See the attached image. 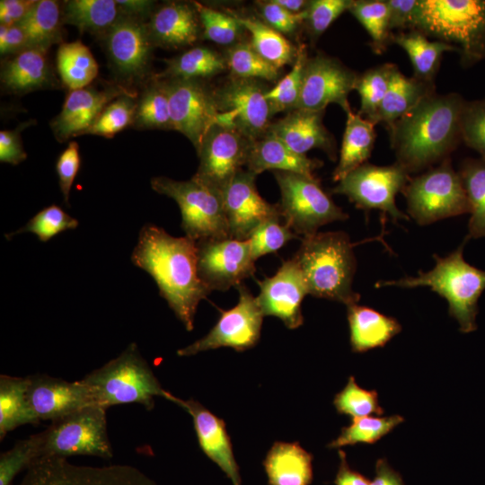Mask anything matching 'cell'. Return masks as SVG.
Masks as SVG:
<instances>
[{
  "label": "cell",
  "instance_id": "obj_33",
  "mask_svg": "<svg viewBox=\"0 0 485 485\" xmlns=\"http://www.w3.org/2000/svg\"><path fill=\"white\" fill-rule=\"evenodd\" d=\"M428 37L418 30L397 31L392 35L391 42L401 47L409 56L414 75L425 82L435 83L441 57L446 51H457L447 43L429 40Z\"/></svg>",
  "mask_w": 485,
  "mask_h": 485
},
{
  "label": "cell",
  "instance_id": "obj_57",
  "mask_svg": "<svg viewBox=\"0 0 485 485\" xmlns=\"http://www.w3.org/2000/svg\"><path fill=\"white\" fill-rule=\"evenodd\" d=\"M389 9V28L398 31L416 30L419 0H385Z\"/></svg>",
  "mask_w": 485,
  "mask_h": 485
},
{
  "label": "cell",
  "instance_id": "obj_14",
  "mask_svg": "<svg viewBox=\"0 0 485 485\" xmlns=\"http://www.w3.org/2000/svg\"><path fill=\"white\" fill-rule=\"evenodd\" d=\"M235 288L239 292L237 304L229 310H221V315L210 331L195 342L177 350L178 356H193L222 347L244 351L258 343L264 315L256 297L243 283Z\"/></svg>",
  "mask_w": 485,
  "mask_h": 485
},
{
  "label": "cell",
  "instance_id": "obj_1",
  "mask_svg": "<svg viewBox=\"0 0 485 485\" xmlns=\"http://www.w3.org/2000/svg\"><path fill=\"white\" fill-rule=\"evenodd\" d=\"M131 260L154 278L160 295L185 329L192 331L198 305L211 293L198 275L196 241L146 224L139 232Z\"/></svg>",
  "mask_w": 485,
  "mask_h": 485
},
{
  "label": "cell",
  "instance_id": "obj_39",
  "mask_svg": "<svg viewBox=\"0 0 485 485\" xmlns=\"http://www.w3.org/2000/svg\"><path fill=\"white\" fill-rule=\"evenodd\" d=\"M62 7L57 1L38 0L20 24L25 32L28 46L48 49L62 40Z\"/></svg>",
  "mask_w": 485,
  "mask_h": 485
},
{
  "label": "cell",
  "instance_id": "obj_26",
  "mask_svg": "<svg viewBox=\"0 0 485 485\" xmlns=\"http://www.w3.org/2000/svg\"><path fill=\"white\" fill-rule=\"evenodd\" d=\"M147 28L154 46L178 49L194 45L202 37L192 2H168L154 8Z\"/></svg>",
  "mask_w": 485,
  "mask_h": 485
},
{
  "label": "cell",
  "instance_id": "obj_18",
  "mask_svg": "<svg viewBox=\"0 0 485 485\" xmlns=\"http://www.w3.org/2000/svg\"><path fill=\"white\" fill-rule=\"evenodd\" d=\"M251 144L238 132L214 125L197 151L199 163L192 178L221 194L245 167Z\"/></svg>",
  "mask_w": 485,
  "mask_h": 485
},
{
  "label": "cell",
  "instance_id": "obj_38",
  "mask_svg": "<svg viewBox=\"0 0 485 485\" xmlns=\"http://www.w3.org/2000/svg\"><path fill=\"white\" fill-rule=\"evenodd\" d=\"M57 68L62 83L70 90L88 86L99 66L91 50L80 40L61 43L57 51Z\"/></svg>",
  "mask_w": 485,
  "mask_h": 485
},
{
  "label": "cell",
  "instance_id": "obj_55",
  "mask_svg": "<svg viewBox=\"0 0 485 485\" xmlns=\"http://www.w3.org/2000/svg\"><path fill=\"white\" fill-rule=\"evenodd\" d=\"M254 4L260 19L284 36L295 34L304 23L306 11L295 14L281 7L274 0L256 1Z\"/></svg>",
  "mask_w": 485,
  "mask_h": 485
},
{
  "label": "cell",
  "instance_id": "obj_47",
  "mask_svg": "<svg viewBox=\"0 0 485 485\" xmlns=\"http://www.w3.org/2000/svg\"><path fill=\"white\" fill-rule=\"evenodd\" d=\"M404 421L400 415L389 417H363L352 419V423L341 428L340 436L328 447L340 448L357 443L374 444Z\"/></svg>",
  "mask_w": 485,
  "mask_h": 485
},
{
  "label": "cell",
  "instance_id": "obj_50",
  "mask_svg": "<svg viewBox=\"0 0 485 485\" xmlns=\"http://www.w3.org/2000/svg\"><path fill=\"white\" fill-rule=\"evenodd\" d=\"M78 220L66 214L57 205H51L39 211L25 225L5 234L10 240L22 233H32L40 241L46 242L66 230H73L78 226Z\"/></svg>",
  "mask_w": 485,
  "mask_h": 485
},
{
  "label": "cell",
  "instance_id": "obj_40",
  "mask_svg": "<svg viewBox=\"0 0 485 485\" xmlns=\"http://www.w3.org/2000/svg\"><path fill=\"white\" fill-rule=\"evenodd\" d=\"M458 173L471 207L467 236L469 238L484 237L485 161L482 159H466L462 163Z\"/></svg>",
  "mask_w": 485,
  "mask_h": 485
},
{
  "label": "cell",
  "instance_id": "obj_13",
  "mask_svg": "<svg viewBox=\"0 0 485 485\" xmlns=\"http://www.w3.org/2000/svg\"><path fill=\"white\" fill-rule=\"evenodd\" d=\"M16 485H157L139 469L127 464L86 466L65 457L41 456Z\"/></svg>",
  "mask_w": 485,
  "mask_h": 485
},
{
  "label": "cell",
  "instance_id": "obj_56",
  "mask_svg": "<svg viewBox=\"0 0 485 485\" xmlns=\"http://www.w3.org/2000/svg\"><path fill=\"white\" fill-rule=\"evenodd\" d=\"M80 164L78 143L70 141L67 147L59 154L56 163L59 188L64 200L68 206L70 190L78 173Z\"/></svg>",
  "mask_w": 485,
  "mask_h": 485
},
{
  "label": "cell",
  "instance_id": "obj_15",
  "mask_svg": "<svg viewBox=\"0 0 485 485\" xmlns=\"http://www.w3.org/2000/svg\"><path fill=\"white\" fill-rule=\"evenodd\" d=\"M161 80L169 98L172 129L185 136L198 151L216 124L217 108L214 88L202 80Z\"/></svg>",
  "mask_w": 485,
  "mask_h": 485
},
{
  "label": "cell",
  "instance_id": "obj_51",
  "mask_svg": "<svg viewBox=\"0 0 485 485\" xmlns=\"http://www.w3.org/2000/svg\"><path fill=\"white\" fill-rule=\"evenodd\" d=\"M41 432L18 441L0 455V485H13L14 477L41 456Z\"/></svg>",
  "mask_w": 485,
  "mask_h": 485
},
{
  "label": "cell",
  "instance_id": "obj_12",
  "mask_svg": "<svg viewBox=\"0 0 485 485\" xmlns=\"http://www.w3.org/2000/svg\"><path fill=\"white\" fill-rule=\"evenodd\" d=\"M409 180L410 174L396 162L387 166L366 162L337 182L331 193L346 196L357 208L381 210L394 221L409 219L395 203Z\"/></svg>",
  "mask_w": 485,
  "mask_h": 485
},
{
  "label": "cell",
  "instance_id": "obj_52",
  "mask_svg": "<svg viewBox=\"0 0 485 485\" xmlns=\"http://www.w3.org/2000/svg\"><path fill=\"white\" fill-rule=\"evenodd\" d=\"M297 235L280 218L269 219L260 224L250 235L248 242L252 258H259L278 251Z\"/></svg>",
  "mask_w": 485,
  "mask_h": 485
},
{
  "label": "cell",
  "instance_id": "obj_23",
  "mask_svg": "<svg viewBox=\"0 0 485 485\" xmlns=\"http://www.w3.org/2000/svg\"><path fill=\"white\" fill-rule=\"evenodd\" d=\"M134 92L121 84L101 89L88 85L70 91L61 111L50 123L55 137L59 142H65L84 134L108 103Z\"/></svg>",
  "mask_w": 485,
  "mask_h": 485
},
{
  "label": "cell",
  "instance_id": "obj_30",
  "mask_svg": "<svg viewBox=\"0 0 485 485\" xmlns=\"http://www.w3.org/2000/svg\"><path fill=\"white\" fill-rule=\"evenodd\" d=\"M313 455L298 442H275L263 466L269 485H310L313 481Z\"/></svg>",
  "mask_w": 485,
  "mask_h": 485
},
{
  "label": "cell",
  "instance_id": "obj_2",
  "mask_svg": "<svg viewBox=\"0 0 485 485\" xmlns=\"http://www.w3.org/2000/svg\"><path fill=\"white\" fill-rule=\"evenodd\" d=\"M464 102L456 93H434L398 119L387 129L396 163L410 174L448 158L462 141L461 113Z\"/></svg>",
  "mask_w": 485,
  "mask_h": 485
},
{
  "label": "cell",
  "instance_id": "obj_58",
  "mask_svg": "<svg viewBox=\"0 0 485 485\" xmlns=\"http://www.w3.org/2000/svg\"><path fill=\"white\" fill-rule=\"evenodd\" d=\"M27 158L23 149L20 129L0 131V161L17 165Z\"/></svg>",
  "mask_w": 485,
  "mask_h": 485
},
{
  "label": "cell",
  "instance_id": "obj_37",
  "mask_svg": "<svg viewBox=\"0 0 485 485\" xmlns=\"http://www.w3.org/2000/svg\"><path fill=\"white\" fill-rule=\"evenodd\" d=\"M28 376L0 375V439L16 428L40 422L27 397Z\"/></svg>",
  "mask_w": 485,
  "mask_h": 485
},
{
  "label": "cell",
  "instance_id": "obj_9",
  "mask_svg": "<svg viewBox=\"0 0 485 485\" xmlns=\"http://www.w3.org/2000/svg\"><path fill=\"white\" fill-rule=\"evenodd\" d=\"M272 172L280 190L282 217L296 235H312L324 225L348 218L322 190L317 178L291 172Z\"/></svg>",
  "mask_w": 485,
  "mask_h": 485
},
{
  "label": "cell",
  "instance_id": "obj_3",
  "mask_svg": "<svg viewBox=\"0 0 485 485\" xmlns=\"http://www.w3.org/2000/svg\"><path fill=\"white\" fill-rule=\"evenodd\" d=\"M349 236L341 231L304 236L294 255L307 286L308 294L344 304H357L359 294L352 288L357 261Z\"/></svg>",
  "mask_w": 485,
  "mask_h": 485
},
{
  "label": "cell",
  "instance_id": "obj_22",
  "mask_svg": "<svg viewBox=\"0 0 485 485\" xmlns=\"http://www.w3.org/2000/svg\"><path fill=\"white\" fill-rule=\"evenodd\" d=\"M27 397L40 421H52L84 407L96 405L82 380L68 382L44 374L28 376Z\"/></svg>",
  "mask_w": 485,
  "mask_h": 485
},
{
  "label": "cell",
  "instance_id": "obj_11",
  "mask_svg": "<svg viewBox=\"0 0 485 485\" xmlns=\"http://www.w3.org/2000/svg\"><path fill=\"white\" fill-rule=\"evenodd\" d=\"M262 81L229 76L214 94L216 124L234 130L253 142L265 136L271 124V110Z\"/></svg>",
  "mask_w": 485,
  "mask_h": 485
},
{
  "label": "cell",
  "instance_id": "obj_29",
  "mask_svg": "<svg viewBox=\"0 0 485 485\" xmlns=\"http://www.w3.org/2000/svg\"><path fill=\"white\" fill-rule=\"evenodd\" d=\"M347 313L350 346L354 352L384 347L401 331V325L395 318L365 305H348Z\"/></svg>",
  "mask_w": 485,
  "mask_h": 485
},
{
  "label": "cell",
  "instance_id": "obj_54",
  "mask_svg": "<svg viewBox=\"0 0 485 485\" xmlns=\"http://www.w3.org/2000/svg\"><path fill=\"white\" fill-rule=\"evenodd\" d=\"M461 139L485 161V98L465 101L461 113Z\"/></svg>",
  "mask_w": 485,
  "mask_h": 485
},
{
  "label": "cell",
  "instance_id": "obj_48",
  "mask_svg": "<svg viewBox=\"0 0 485 485\" xmlns=\"http://www.w3.org/2000/svg\"><path fill=\"white\" fill-rule=\"evenodd\" d=\"M137 103L136 92L118 97L106 105L84 134L113 137L133 125Z\"/></svg>",
  "mask_w": 485,
  "mask_h": 485
},
{
  "label": "cell",
  "instance_id": "obj_32",
  "mask_svg": "<svg viewBox=\"0 0 485 485\" xmlns=\"http://www.w3.org/2000/svg\"><path fill=\"white\" fill-rule=\"evenodd\" d=\"M225 10L236 18L250 33L251 46L263 59L278 69L293 65L298 47H295L286 36L273 30L256 16L242 14L229 8Z\"/></svg>",
  "mask_w": 485,
  "mask_h": 485
},
{
  "label": "cell",
  "instance_id": "obj_61",
  "mask_svg": "<svg viewBox=\"0 0 485 485\" xmlns=\"http://www.w3.org/2000/svg\"><path fill=\"white\" fill-rule=\"evenodd\" d=\"M339 456L340 463L334 480L335 485H371L366 477L349 467L346 454L342 450L339 451Z\"/></svg>",
  "mask_w": 485,
  "mask_h": 485
},
{
  "label": "cell",
  "instance_id": "obj_20",
  "mask_svg": "<svg viewBox=\"0 0 485 485\" xmlns=\"http://www.w3.org/2000/svg\"><path fill=\"white\" fill-rule=\"evenodd\" d=\"M104 37L107 55L119 76L135 81L147 74L154 47L147 23L122 15Z\"/></svg>",
  "mask_w": 485,
  "mask_h": 485
},
{
  "label": "cell",
  "instance_id": "obj_49",
  "mask_svg": "<svg viewBox=\"0 0 485 485\" xmlns=\"http://www.w3.org/2000/svg\"><path fill=\"white\" fill-rule=\"evenodd\" d=\"M333 404L340 414L347 415L352 419L370 414H384L378 402L377 392L363 389L353 376H349L346 386L335 395Z\"/></svg>",
  "mask_w": 485,
  "mask_h": 485
},
{
  "label": "cell",
  "instance_id": "obj_59",
  "mask_svg": "<svg viewBox=\"0 0 485 485\" xmlns=\"http://www.w3.org/2000/svg\"><path fill=\"white\" fill-rule=\"evenodd\" d=\"M29 48L24 31L20 24H0V54L11 57L22 49Z\"/></svg>",
  "mask_w": 485,
  "mask_h": 485
},
{
  "label": "cell",
  "instance_id": "obj_10",
  "mask_svg": "<svg viewBox=\"0 0 485 485\" xmlns=\"http://www.w3.org/2000/svg\"><path fill=\"white\" fill-rule=\"evenodd\" d=\"M106 410L101 406L91 405L52 420L41 431V456L66 458L93 455L107 460L112 458Z\"/></svg>",
  "mask_w": 485,
  "mask_h": 485
},
{
  "label": "cell",
  "instance_id": "obj_46",
  "mask_svg": "<svg viewBox=\"0 0 485 485\" xmlns=\"http://www.w3.org/2000/svg\"><path fill=\"white\" fill-rule=\"evenodd\" d=\"M192 3L198 13L203 39L227 48L242 40L246 31L231 13L197 1Z\"/></svg>",
  "mask_w": 485,
  "mask_h": 485
},
{
  "label": "cell",
  "instance_id": "obj_6",
  "mask_svg": "<svg viewBox=\"0 0 485 485\" xmlns=\"http://www.w3.org/2000/svg\"><path fill=\"white\" fill-rule=\"evenodd\" d=\"M416 30L454 46L464 67L485 60V0H419Z\"/></svg>",
  "mask_w": 485,
  "mask_h": 485
},
{
  "label": "cell",
  "instance_id": "obj_16",
  "mask_svg": "<svg viewBox=\"0 0 485 485\" xmlns=\"http://www.w3.org/2000/svg\"><path fill=\"white\" fill-rule=\"evenodd\" d=\"M196 245L198 275L211 292L236 287L256 271L247 240L209 239L198 241Z\"/></svg>",
  "mask_w": 485,
  "mask_h": 485
},
{
  "label": "cell",
  "instance_id": "obj_60",
  "mask_svg": "<svg viewBox=\"0 0 485 485\" xmlns=\"http://www.w3.org/2000/svg\"><path fill=\"white\" fill-rule=\"evenodd\" d=\"M36 2V0H1V24L8 26L21 24L29 15Z\"/></svg>",
  "mask_w": 485,
  "mask_h": 485
},
{
  "label": "cell",
  "instance_id": "obj_45",
  "mask_svg": "<svg viewBox=\"0 0 485 485\" xmlns=\"http://www.w3.org/2000/svg\"><path fill=\"white\" fill-rule=\"evenodd\" d=\"M308 57L306 46L304 44L298 46L291 70L278 80L275 86L266 91L265 97L272 116L283 111L287 113L296 109Z\"/></svg>",
  "mask_w": 485,
  "mask_h": 485
},
{
  "label": "cell",
  "instance_id": "obj_43",
  "mask_svg": "<svg viewBox=\"0 0 485 485\" xmlns=\"http://www.w3.org/2000/svg\"><path fill=\"white\" fill-rule=\"evenodd\" d=\"M224 56L230 76L259 81H276L280 76V69L263 59L249 41L226 48Z\"/></svg>",
  "mask_w": 485,
  "mask_h": 485
},
{
  "label": "cell",
  "instance_id": "obj_17",
  "mask_svg": "<svg viewBox=\"0 0 485 485\" xmlns=\"http://www.w3.org/2000/svg\"><path fill=\"white\" fill-rule=\"evenodd\" d=\"M358 76L339 59L322 52L308 57L296 109L320 111L335 103L346 113L350 111L348 97L356 90Z\"/></svg>",
  "mask_w": 485,
  "mask_h": 485
},
{
  "label": "cell",
  "instance_id": "obj_36",
  "mask_svg": "<svg viewBox=\"0 0 485 485\" xmlns=\"http://www.w3.org/2000/svg\"><path fill=\"white\" fill-rule=\"evenodd\" d=\"M122 15L116 0H68L62 4L63 23L81 32L104 35Z\"/></svg>",
  "mask_w": 485,
  "mask_h": 485
},
{
  "label": "cell",
  "instance_id": "obj_28",
  "mask_svg": "<svg viewBox=\"0 0 485 485\" xmlns=\"http://www.w3.org/2000/svg\"><path fill=\"white\" fill-rule=\"evenodd\" d=\"M322 165L323 163L318 159L294 152L268 132L260 139L251 142L245 167L256 175L265 171H282L316 178L314 171Z\"/></svg>",
  "mask_w": 485,
  "mask_h": 485
},
{
  "label": "cell",
  "instance_id": "obj_4",
  "mask_svg": "<svg viewBox=\"0 0 485 485\" xmlns=\"http://www.w3.org/2000/svg\"><path fill=\"white\" fill-rule=\"evenodd\" d=\"M469 239L466 236L463 243L445 257L434 255L436 264L432 269L419 271L416 277L380 280L375 287H428L446 299L449 314L457 321L462 332L474 331L477 329L478 300L485 290V270L464 260L463 247Z\"/></svg>",
  "mask_w": 485,
  "mask_h": 485
},
{
  "label": "cell",
  "instance_id": "obj_35",
  "mask_svg": "<svg viewBox=\"0 0 485 485\" xmlns=\"http://www.w3.org/2000/svg\"><path fill=\"white\" fill-rule=\"evenodd\" d=\"M164 62L165 69L154 78L205 81L227 69L224 54L204 46L190 48Z\"/></svg>",
  "mask_w": 485,
  "mask_h": 485
},
{
  "label": "cell",
  "instance_id": "obj_31",
  "mask_svg": "<svg viewBox=\"0 0 485 485\" xmlns=\"http://www.w3.org/2000/svg\"><path fill=\"white\" fill-rule=\"evenodd\" d=\"M340 157L332 172V180L339 182L349 172L367 162L374 149L376 133L372 121L352 110L346 113Z\"/></svg>",
  "mask_w": 485,
  "mask_h": 485
},
{
  "label": "cell",
  "instance_id": "obj_42",
  "mask_svg": "<svg viewBox=\"0 0 485 485\" xmlns=\"http://www.w3.org/2000/svg\"><path fill=\"white\" fill-rule=\"evenodd\" d=\"M133 126L137 128L172 129L169 98L161 79L154 77L137 99Z\"/></svg>",
  "mask_w": 485,
  "mask_h": 485
},
{
  "label": "cell",
  "instance_id": "obj_8",
  "mask_svg": "<svg viewBox=\"0 0 485 485\" xmlns=\"http://www.w3.org/2000/svg\"><path fill=\"white\" fill-rule=\"evenodd\" d=\"M151 187L178 204L186 236L196 242L231 238L222 196L217 191L194 178L175 181L165 176L154 177Z\"/></svg>",
  "mask_w": 485,
  "mask_h": 485
},
{
  "label": "cell",
  "instance_id": "obj_64",
  "mask_svg": "<svg viewBox=\"0 0 485 485\" xmlns=\"http://www.w3.org/2000/svg\"><path fill=\"white\" fill-rule=\"evenodd\" d=\"M278 4L286 9L287 11L298 14L305 12L311 1L306 0H274Z\"/></svg>",
  "mask_w": 485,
  "mask_h": 485
},
{
  "label": "cell",
  "instance_id": "obj_25",
  "mask_svg": "<svg viewBox=\"0 0 485 485\" xmlns=\"http://www.w3.org/2000/svg\"><path fill=\"white\" fill-rule=\"evenodd\" d=\"M323 115L324 110L295 109L271 122L268 132L299 154L305 155L308 151L317 148L334 161L336 142L323 124Z\"/></svg>",
  "mask_w": 485,
  "mask_h": 485
},
{
  "label": "cell",
  "instance_id": "obj_24",
  "mask_svg": "<svg viewBox=\"0 0 485 485\" xmlns=\"http://www.w3.org/2000/svg\"><path fill=\"white\" fill-rule=\"evenodd\" d=\"M176 404L191 416L198 441L204 454L217 464L233 485H242L239 466L224 420L193 399L178 398Z\"/></svg>",
  "mask_w": 485,
  "mask_h": 485
},
{
  "label": "cell",
  "instance_id": "obj_19",
  "mask_svg": "<svg viewBox=\"0 0 485 485\" xmlns=\"http://www.w3.org/2000/svg\"><path fill=\"white\" fill-rule=\"evenodd\" d=\"M257 176L242 170L221 193L231 238L246 241L260 224L282 216L279 205L269 203L259 194Z\"/></svg>",
  "mask_w": 485,
  "mask_h": 485
},
{
  "label": "cell",
  "instance_id": "obj_44",
  "mask_svg": "<svg viewBox=\"0 0 485 485\" xmlns=\"http://www.w3.org/2000/svg\"><path fill=\"white\" fill-rule=\"evenodd\" d=\"M348 12L367 31L372 50L377 55L384 53L392 43V35L385 0H354Z\"/></svg>",
  "mask_w": 485,
  "mask_h": 485
},
{
  "label": "cell",
  "instance_id": "obj_62",
  "mask_svg": "<svg viewBox=\"0 0 485 485\" xmlns=\"http://www.w3.org/2000/svg\"><path fill=\"white\" fill-rule=\"evenodd\" d=\"M122 13L127 16L142 19L152 14L154 2L149 0H116Z\"/></svg>",
  "mask_w": 485,
  "mask_h": 485
},
{
  "label": "cell",
  "instance_id": "obj_41",
  "mask_svg": "<svg viewBox=\"0 0 485 485\" xmlns=\"http://www.w3.org/2000/svg\"><path fill=\"white\" fill-rule=\"evenodd\" d=\"M397 70L395 64L385 63L358 76L356 91L360 96V109L357 112L375 125L382 101Z\"/></svg>",
  "mask_w": 485,
  "mask_h": 485
},
{
  "label": "cell",
  "instance_id": "obj_63",
  "mask_svg": "<svg viewBox=\"0 0 485 485\" xmlns=\"http://www.w3.org/2000/svg\"><path fill=\"white\" fill-rule=\"evenodd\" d=\"M371 485H404V483L401 475L384 459H379L375 464V476Z\"/></svg>",
  "mask_w": 485,
  "mask_h": 485
},
{
  "label": "cell",
  "instance_id": "obj_21",
  "mask_svg": "<svg viewBox=\"0 0 485 485\" xmlns=\"http://www.w3.org/2000/svg\"><path fill=\"white\" fill-rule=\"evenodd\" d=\"M258 284L256 300L264 316L278 317L290 330L303 324L301 305L308 289L294 258L283 261L275 275L258 280Z\"/></svg>",
  "mask_w": 485,
  "mask_h": 485
},
{
  "label": "cell",
  "instance_id": "obj_27",
  "mask_svg": "<svg viewBox=\"0 0 485 485\" xmlns=\"http://www.w3.org/2000/svg\"><path fill=\"white\" fill-rule=\"evenodd\" d=\"M1 84L10 93L23 94L53 84L48 49L29 47L2 62Z\"/></svg>",
  "mask_w": 485,
  "mask_h": 485
},
{
  "label": "cell",
  "instance_id": "obj_34",
  "mask_svg": "<svg viewBox=\"0 0 485 485\" xmlns=\"http://www.w3.org/2000/svg\"><path fill=\"white\" fill-rule=\"evenodd\" d=\"M434 93L435 83L425 82L414 76L407 77L397 70L382 101L377 124L382 122L388 129L421 100Z\"/></svg>",
  "mask_w": 485,
  "mask_h": 485
},
{
  "label": "cell",
  "instance_id": "obj_7",
  "mask_svg": "<svg viewBox=\"0 0 485 485\" xmlns=\"http://www.w3.org/2000/svg\"><path fill=\"white\" fill-rule=\"evenodd\" d=\"M402 193L410 216L419 225L471 213L463 181L450 157L410 178Z\"/></svg>",
  "mask_w": 485,
  "mask_h": 485
},
{
  "label": "cell",
  "instance_id": "obj_53",
  "mask_svg": "<svg viewBox=\"0 0 485 485\" xmlns=\"http://www.w3.org/2000/svg\"><path fill=\"white\" fill-rule=\"evenodd\" d=\"M354 0H313L306 10L304 26L314 43L343 13L348 12Z\"/></svg>",
  "mask_w": 485,
  "mask_h": 485
},
{
  "label": "cell",
  "instance_id": "obj_5",
  "mask_svg": "<svg viewBox=\"0 0 485 485\" xmlns=\"http://www.w3.org/2000/svg\"><path fill=\"white\" fill-rule=\"evenodd\" d=\"M81 380L89 388L94 403L105 409L113 405L138 403L146 410H152L155 397H163L174 403L178 399L162 387L134 342L117 357Z\"/></svg>",
  "mask_w": 485,
  "mask_h": 485
}]
</instances>
